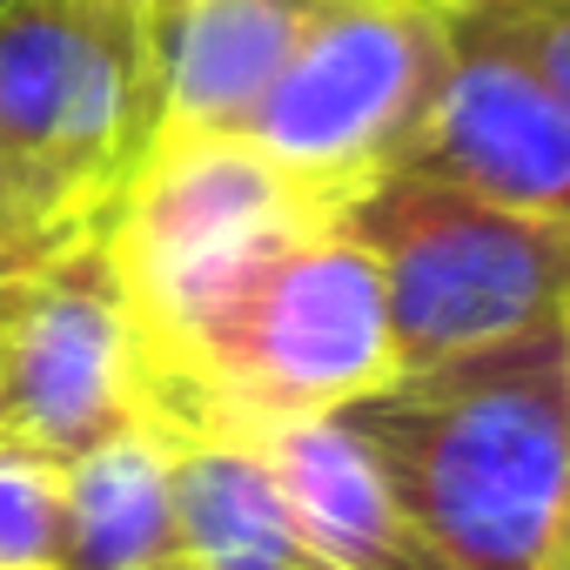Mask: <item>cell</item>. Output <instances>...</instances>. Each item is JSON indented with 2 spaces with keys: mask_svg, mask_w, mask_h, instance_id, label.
<instances>
[{
  "mask_svg": "<svg viewBox=\"0 0 570 570\" xmlns=\"http://www.w3.org/2000/svg\"><path fill=\"white\" fill-rule=\"evenodd\" d=\"M390 497L463 570H557L570 490V323L396 370L336 410Z\"/></svg>",
  "mask_w": 570,
  "mask_h": 570,
  "instance_id": "1",
  "label": "cell"
},
{
  "mask_svg": "<svg viewBox=\"0 0 570 570\" xmlns=\"http://www.w3.org/2000/svg\"><path fill=\"white\" fill-rule=\"evenodd\" d=\"M155 423L175 436H268L336 416L396 376L390 303L370 248L303 222L141 330Z\"/></svg>",
  "mask_w": 570,
  "mask_h": 570,
  "instance_id": "2",
  "label": "cell"
},
{
  "mask_svg": "<svg viewBox=\"0 0 570 570\" xmlns=\"http://www.w3.org/2000/svg\"><path fill=\"white\" fill-rule=\"evenodd\" d=\"M161 135L155 28L115 0H0V168L61 235H101Z\"/></svg>",
  "mask_w": 570,
  "mask_h": 570,
  "instance_id": "3",
  "label": "cell"
},
{
  "mask_svg": "<svg viewBox=\"0 0 570 570\" xmlns=\"http://www.w3.org/2000/svg\"><path fill=\"white\" fill-rule=\"evenodd\" d=\"M336 222L383 275L396 370L570 323V222L557 215L490 202L423 168H390L356 188Z\"/></svg>",
  "mask_w": 570,
  "mask_h": 570,
  "instance_id": "4",
  "label": "cell"
},
{
  "mask_svg": "<svg viewBox=\"0 0 570 570\" xmlns=\"http://www.w3.org/2000/svg\"><path fill=\"white\" fill-rule=\"evenodd\" d=\"M450 75V14L423 0H323L248 115V141L330 215L403 168Z\"/></svg>",
  "mask_w": 570,
  "mask_h": 570,
  "instance_id": "5",
  "label": "cell"
},
{
  "mask_svg": "<svg viewBox=\"0 0 570 570\" xmlns=\"http://www.w3.org/2000/svg\"><path fill=\"white\" fill-rule=\"evenodd\" d=\"M155 423L141 323L101 235L0 275V430L68 463Z\"/></svg>",
  "mask_w": 570,
  "mask_h": 570,
  "instance_id": "6",
  "label": "cell"
},
{
  "mask_svg": "<svg viewBox=\"0 0 570 570\" xmlns=\"http://www.w3.org/2000/svg\"><path fill=\"white\" fill-rule=\"evenodd\" d=\"M330 208L275 168L248 135L222 128H161L128 188L101 222V248L121 275L135 323H168L215 275H228L262 242L323 222Z\"/></svg>",
  "mask_w": 570,
  "mask_h": 570,
  "instance_id": "7",
  "label": "cell"
},
{
  "mask_svg": "<svg viewBox=\"0 0 570 570\" xmlns=\"http://www.w3.org/2000/svg\"><path fill=\"white\" fill-rule=\"evenodd\" d=\"M403 168L570 222V108L523 55L450 14V75Z\"/></svg>",
  "mask_w": 570,
  "mask_h": 570,
  "instance_id": "8",
  "label": "cell"
},
{
  "mask_svg": "<svg viewBox=\"0 0 570 570\" xmlns=\"http://www.w3.org/2000/svg\"><path fill=\"white\" fill-rule=\"evenodd\" d=\"M323 0H175L155 14L161 128L242 135Z\"/></svg>",
  "mask_w": 570,
  "mask_h": 570,
  "instance_id": "9",
  "label": "cell"
},
{
  "mask_svg": "<svg viewBox=\"0 0 570 570\" xmlns=\"http://www.w3.org/2000/svg\"><path fill=\"white\" fill-rule=\"evenodd\" d=\"M175 443L168 423H135L61 463L55 570H188Z\"/></svg>",
  "mask_w": 570,
  "mask_h": 570,
  "instance_id": "10",
  "label": "cell"
},
{
  "mask_svg": "<svg viewBox=\"0 0 570 570\" xmlns=\"http://www.w3.org/2000/svg\"><path fill=\"white\" fill-rule=\"evenodd\" d=\"M248 443L262 450L282 497L296 503V517L316 530V543L343 570H463L390 497V483L370 470V456L343 436L336 416L289 423V430H268V436H248Z\"/></svg>",
  "mask_w": 570,
  "mask_h": 570,
  "instance_id": "11",
  "label": "cell"
},
{
  "mask_svg": "<svg viewBox=\"0 0 570 570\" xmlns=\"http://www.w3.org/2000/svg\"><path fill=\"white\" fill-rule=\"evenodd\" d=\"M175 483L188 570H343L248 436H181Z\"/></svg>",
  "mask_w": 570,
  "mask_h": 570,
  "instance_id": "12",
  "label": "cell"
},
{
  "mask_svg": "<svg viewBox=\"0 0 570 570\" xmlns=\"http://www.w3.org/2000/svg\"><path fill=\"white\" fill-rule=\"evenodd\" d=\"M61 563V463L21 436H0V570Z\"/></svg>",
  "mask_w": 570,
  "mask_h": 570,
  "instance_id": "13",
  "label": "cell"
},
{
  "mask_svg": "<svg viewBox=\"0 0 570 570\" xmlns=\"http://www.w3.org/2000/svg\"><path fill=\"white\" fill-rule=\"evenodd\" d=\"M456 21L523 55L570 108V0H476V8H456Z\"/></svg>",
  "mask_w": 570,
  "mask_h": 570,
  "instance_id": "14",
  "label": "cell"
},
{
  "mask_svg": "<svg viewBox=\"0 0 570 570\" xmlns=\"http://www.w3.org/2000/svg\"><path fill=\"white\" fill-rule=\"evenodd\" d=\"M75 235H61V228H48L28 202H21V188L0 175V275H14V268H35L41 255H55V248H68Z\"/></svg>",
  "mask_w": 570,
  "mask_h": 570,
  "instance_id": "15",
  "label": "cell"
},
{
  "mask_svg": "<svg viewBox=\"0 0 570 570\" xmlns=\"http://www.w3.org/2000/svg\"><path fill=\"white\" fill-rule=\"evenodd\" d=\"M557 570H570V490H563V530H557Z\"/></svg>",
  "mask_w": 570,
  "mask_h": 570,
  "instance_id": "16",
  "label": "cell"
},
{
  "mask_svg": "<svg viewBox=\"0 0 570 570\" xmlns=\"http://www.w3.org/2000/svg\"><path fill=\"white\" fill-rule=\"evenodd\" d=\"M115 8H135V14H148V21H155V14H168V8H175V0H115Z\"/></svg>",
  "mask_w": 570,
  "mask_h": 570,
  "instance_id": "17",
  "label": "cell"
},
{
  "mask_svg": "<svg viewBox=\"0 0 570 570\" xmlns=\"http://www.w3.org/2000/svg\"><path fill=\"white\" fill-rule=\"evenodd\" d=\"M423 8H443V14H456V8H476V0H423Z\"/></svg>",
  "mask_w": 570,
  "mask_h": 570,
  "instance_id": "18",
  "label": "cell"
},
{
  "mask_svg": "<svg viewBox=\"0 0 570 570\" xmlns=\"http://www.w3.org/2000/svg\"><path fill=\"white\" fill-rule=\"evenodd\" d=\"M0 175H8V168H0Z\"/></svg>",
  "mask_w": 570,
  "mask_h": 570,
  "instance_id": "19",
  "label": "cell"
},
{
  "mask_svg": "<svg viewBox=\"0 0 570 570\" xmlns=\"http://www.w3.org/2000/svg\"><path fill=\"white\" fill-rule=\"evenodd\" d=\"M0 436H8V430H0Z\"/></svg>",
  "mask_w": 570,
  "mask_h": 570,
  "instance_id": "20",
  "label": "cell"
}]
</instances>
